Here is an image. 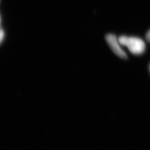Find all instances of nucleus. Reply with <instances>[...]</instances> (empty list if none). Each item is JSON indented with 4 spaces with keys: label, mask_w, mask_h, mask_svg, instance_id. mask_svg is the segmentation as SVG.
Segmentation results:
<instances>
[{
    "label": "nucleus",
    "mask_w": 150,
    "mask_h": 150,
    "mask_svg": "<svg viewBox=\"0 0 150 150\" xmlns=\"http://www.w3.org/2000/svg\"><path fill=\"white\" fill-rule=\"evenodd\" d=\"M118 41L120 45L126 46L134 55L142 54L145 50V43L139 38L122 36L118 38Z\"/></svg>",
    "instance_id": "nucleus-1"
},
{
    "label": "nucleus",
    "mask_w": 150,
    "mask_h": 150,
    "mask_svg": "<svg viewBox=\"0 0 150 150\" xmlns=\"http://www.w3.org/2000/svg\"><path fill=\"white\" fill-rule=\"evenodd\" d=\"M106 40L107 42L112 51L120 58L127 59V54L120 46L118 39H117L115 35L109 34L106 36Z\"/></svg>",
    "instance_id": "nucleus-2"
},
{
    "label": "nucleus",
    "mask_w": 150,
    "mask_h": 150,
    "mask_svg": "<svg viewBox=\"0 0 150 150\" xmlns=\"http://www.w3.org/2000/svg\"><path fill=\"white\" fill-rule=\"evenodd\" d=\"M4 31L0 29V43H1V42H2L3 40H4Z\"/></svg>",
    "instance_id": "nucleus-3"
},
{
    "label": "nucleus",
    "mask_w": 150,
    "mask_h": 150,
    "mask_svg": "<svg viewBox=\"0 0 150 150\" xmlns=\"http://www.w3.org/2000/svg\"><path fill=\"white\" fill-rule=\"evenodd\" d=\"M146 38L148 42H150V29L146 33Z\"/></svg>",
    "instance_id": "nucleus-4"
},
{
    "label": "nucleus",
    "mask_w": 150,
    "mask_h": 150,
    "mask_svg": "<svg viewBox=\"0 0 150 150\" xmlns=\"http://www.w3.org/2000/svg\"><path fill=\"white\" fill-rule=\"evenodd\" d=\"M0 23H1V18H0Z\"/></svg>",
    "instance_id": "nucleus-5"
},
{
    "label": "nucleus",
    "mask_w": 150,
    "mask_h": 150,
    "mask_svg": "<svg viewBox=\"0 0 150 150\" xmlns=\"http://www.w3.org/2000/svg\"></svg>",
    "instance_id": "nucleus-6"
}]
</instances>
